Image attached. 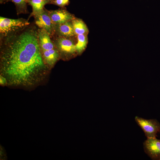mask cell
Returning <instances> with one entry per match:
<instances>
[{"label": "cell", "mask_w": 160, "mask_h": 160, "mask_svg": "<svg viewBox=\"0 0 160 160\" xmlns=\"http://www.w3.org/2000/svg\"><path fill=\"white\" fill-rule=\"evenodd\" d=\"M39 42L41 52L50 51L55 48L50 35L44 30L38 28Z\"/></svg>", "instance_id": "ba28073f"}, {"label": "cell", "mask_w": 160, "mask_h": 160, "mask_svg": "<svg viewBox=\"0 0 160 160\" xmlns=\"http://www.w3.org/2000/svg\"><path fill=\"white\" fill-rule=\"evenodd\" d=\"M7 1H12L14 4L17 15L28 13L27 5L28 0H7Z\"/></svg>", "instance_id": "4fadbf2b"}, {"label": "cell", "mask_w": 160, "mask_h": 160, "mask_svg": "<svg viewBox=\"0 0 160 160\" xmlns=\"http://www.w3.org/2000/svg\"><path fill=\"white\" fill-rule=\"evenodd\" d=\"M33 17L35 24L38 28L45 30L51 37L55 34V24L52 21L47 10L44 8L42 11Z\"/></svg>", "instance_id": "277c9868"}, {"label": "cell", "mask_w": 160, "mask_h": 160, "mask_svg": "<svg viewBox=\"0 0 160 160\" xmlns=\"http://www.w3.org/2000/svg\"><path fill=\"white\" fill-rule=\"evenodd\" d=\"M30 24L28 20L22 18L12 19L0 17V38L12 34Z\"/></svg>", "instance_id": "7a4b0ae2"}, {"label": "cell", "mask_w": 160, "mask_h": 160, "mask_svg": "<svg viewBox=\"0 0 160 160\" xmlns=\"http://www.w3.org/2000/svg\"><path fill=\"white\" fill-rule=\"evenodd\" d=\"M145 153L153 160H160V140L156 137L147 138L143 143Z\"/></svg>", "instance_id": "8992f818"}, {"label": "cell", "mask_w": 160, "mask_h": 160, "mask_svg": "<svg viewBox=\"0 0 160 160\" xmlns=\"http://www.w3.org/2000/svg\"><path fill=\"white\" fill-rule=\"evenodd\" d=\"M38 29L30 24L0 38V76L5 79L7 85L32 88L46 79L49 68L41 54Z\"/></svg>", "instance_id": "6da1fadb"}, {"label": "cell", "mask_w": 160, "mask_h": 160, "mask_svg": "<svg viewBox=\"0 0 160 160\" xmlns=\"http://www.w3.org/2000/svg\"><path fill=\"white\" fill-rule=\"evenodd\" d=\"M72 23L75 34H86L88 32V29L84 23L80 19H73Z\"/></svg>", "instance_id": "7c38bea8"}, {"label": "cell", "mask_w": 160, "mask_h": 160, "mask_svg": "<svg viewBox=\"0 0 160 160\" xmlns=\"http://www.w3.org/2000/svg\"><path fill=\"white\" fill-rule=\"evenodd\" d=\"M47 11L52 21L55 24L63 23L74 19L73 16L65 9L47 10Z\"/></svg>", "instance_id": "52a82bcc"}, {"label": "cell", "mask_w": 160, "mask_h": 160, "mask_svg": "<svg viewBox=\"0 0 160 160\" xmlns=\"http://www.w3.org/2000/svg\"><path fill=\"white\" fill-rule=\"evenodd\" d=\"M53 42L59 55H68L73 54L76 51L75 45L68 38L58 36Z\"/></svg>", "instance_id": "5b68a950"}, {"label": "cell", "mask_w": 160, "mask_h": 160, "mask_svg": "<svg viewBox=\"0 0 160 160\" xmlns=\"http://www.w3.org/2000/svg\"><path fill=\"white\" fill-rule=\"evenodd\" d=\"M54 30L55 33L57 34L58 36L69 38L75 34L72 22L70 21L55 24Z\"/></svg>", "instance_id": "9c48e42d"}, {"label": "cell", "mask_w": 160, "mask_h": 160, "mask_svg": "<svg viewBox=\"0 0 160 160\" xmlns=\"http://www.w3.org/2000/svg\"><path fill=\"white\" fill-rule=\"evenodd\" d=\"M41 54L45 62L49 68L53 66L60 56L56 47L49 51L41 52Z\"/></svg>", "instance_id": "8fae6325"}, {"label": "cell", "mask_w": 160, "mask_h": 160, "mask_svg": "<svg viewBox=\"0 0 160 160\" xmlns=\"http://www.w3.org/2000/svg\"><path fill=\"white\" fill-rule=\"evenodd\" d=\"M4 0H0V2L1 4L2 3L3 1H4Z\"/></svg>", "instance_id": "2e32d148"}, {"label": "cell", "mask_w": 160, "mask_h": 160, "mask_svg": "<svg viewBox=\"0 0 160 160\" xmlns=\"http://www.w3.org/2000/svg\"><path fill=\"white\" fill-rule=\"evenodd\" d=\"M53 0H28V3L32 7V12L29 16L28 20L31 17L40 13L44 9L46 4L51 3Z\"/></svg>", "instance_id": "30bf717a"}, {"label": "cell", "mask_w": 160, "mask_h": 160, "mask_svg": "<svg viewBox=\"0 0 160 160\" xmlns=\"http://www.w3.org/2000/svg\"><path fill=\"white\" fill-rule=\"evenodd\" d=\"M78 42L75 45L76 51L79 53L85 48L87 42V37L85 34L78 35Z\"/></svg>", "instance_id": "5bb4252c"}, {"label": "cell", "mask_w": 160, "mask_h": 160, "mask_svg": "<svg viewBox=\"0 0 160 160\" xmlns=\"http://www.w3.org/2000/svg\"><path fill=\"white\" fill-rule=\"evenodd\" d=\"M69 2V0H53L52 4L60 7H63L68 5Z\"/></svg>", "instance_id": "9a60e30c"}, {"label": "cell", "mask_w": 160, "mask_h": 160, "mask_svg": "<svg viewBox=\"0 0 160 160\" xmlns=\"http://www.w3.org/2000/svg\"><path fill=\"white\" fill-rule=\"evenodd\" d=\"M135 120L147 138L156 137L160 133V123L156 119H147L136 116Z\"/></svg>", "instance_id": "3957f363"}]
</instances>
